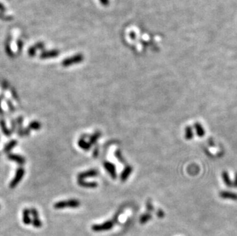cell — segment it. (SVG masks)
Masks as SVG:
<instances>
[{"mask_svg":"<svg viewBox=\"0 0 237 236\" xmlns=\"http://www.w3.org/2000/svg\"><path fill=\"white\" fill-rule=\"evenodd\" d=\"M80 206V202L76 199H69L67 201H60L54 205V208L57 209L64 208H77Z\"/></svg>","mask_w":237,"mask_h":236,"instance_id":"obj_1","label":"cell"},{"mask_svg":"<svg viewBox=\"0 0 237 236\" xmlns=\"http://www.w3.org/2000/svg\"><path fill=\"white\" fill-rule=\"evenodd\" d=\"M30 213L32 214L34 218H39V213H38L37 210H35V209H30Z\"/></svg>","mask_w":237,"mask_h":236,"instance_id":"obj_22","label":"cell"},{"mask_svg":"<svg viewBox=\"0 0 237 236\" xmlns=\"http://www.w3.org/2000/svg\"><path fill=\"white\" fill-rule=\"evenodd\" d=\"M29 128L32 130H39L41 128V124L38 121H33L29 124Z\"/></svg>","mask_w":237,"mask_h":236,"instance_id":"obj_18","label":"cell"},{"mask_svg":"<svg viewBox=\"0 0 237 236\" xmlns=\"http://www.w3.org/2000/svg\"><path fill=\"white\" fill-rule=\"evenodd\" d=\"M194 128L196 130V133L198 137H202L205 135V130L200 123H195L194 124Z\"/></svg>","mask_w":237,"mask_h":236,"instance_id":"obj_9","label":"cell"},{"mask_svg":"<svg viewBox=\"0 0 237 236\" xmlns=\"http://www.w3.org/2000/svg\"><path fill=\"white\" fill-rule=\"evenodd\" d=\"M98 148H96L95 149V150H94V157H97V156H98Z\"/></svg>","mask_w":237,"mask_h":236,"instance_id":"obj_26","label":"cell"},{"mask_svg":"<svg viewBox=\"0 0 237 236\" xmlns=\"http://www.w3.org/2000/svg\"><path fill=\"white\" fill-rule=\"evenodd\" d=\"M185 138L187 140H190L194 138V132L191 126H187L185 129Z\"/></svg>","mask_w":237,"mask_h":236,"instance_id":"obj_13","label":"cell"},{"mask_svg":"<svg viewBox=\"0 0 237 236\" xmlns=\"http://www.w3.org/2000/svg\"><path fill=\"white\" fill-rule=\"evenodd\" d=\"M157 215H158L159 218H163L164 217V216H165V213L164 212V211H162L161 209H160V210L158 211V212H157Z\"/></svg>","mask_w":237,"mask_h":236,"instance_id":"obj_23","label":"cell"},{"mask_svg":"<svg viewBox=\"0 0 237 236\" xmlns=\"http://www.w3.org/2000/svg\"><path fill=\"white\" fill-rule=\"evenodd\" d=\"M233 186L237 189V172L235 175V178H234V181L233 183Z\"/></svg>","mask_w":237,"mask_h":236,"instance_id":"obj_24","label":"cell"},{"mask_svg":"<svg viewBox=\"0 0 237 236\" xmlns=\"http://www.w3.org/2000/svg\"><path fill=\"white\" fill-rule=\"evenodd\" d=\"M9 159L11 160L16 161V163H18V164H24L25 163V160L24 157L21 156H18V155H15V154H10L9 155Z\"/></svg>","mask_w":237,"mask_h":236,"instance_id":"obj_10","label":"cell"},{"mask_svg":"<svg viewBox=\"0 0 237 236\" xmlns=\"http://www.w3.org/2000/svg\"><path fill=\"white\" fill-rule=\"evenodd\" d=\"M78 184L80 186L84 188H96L98 186V184L96 183H88L81 179H78Z\"/></svg>","mask_w":237,"mask_h":236,"instance_id":"obj_8","label":"cell"},{"mask_svg":"<svg viewBox=\"0 0 237 236\" xmlns=\"http://www.w3.org/2000/svg\"><path fill=\"white\" fill-rule=\"evenodd\" d=\"M78 146L84 150H89V149L91 148V145L89 143L85 142V140L84 139H81L80 140H78Z\"/></svg>","mask_w":237,"mask_h":236,"instance_id":"obj_14","label":"cell"},{"mask_svg":"<svg viewBox=\"0 0 237 236\" xmlns=\"http://www.w3.org/2000/svg\"><path fill=\"white\" fill-rule=\"evenodd\" d=\"M98 176V172L95 170H88L86 172H83L81 173H79L78 176V179H83L84 178H88V177H94L97 176Z\"/></svg>","mask_w":237,"mask_h":236,"instance_id":"obj_6","label":"cell"},{"mask_svg":"<svg viewBox=\"0 0 237 236\" xmlns=\"http://www.w3.org/2000/svg\"><path fill=\"white\" fill-rule=\"evenodd\" d=\"M151 218H152V216H151V215L150 213L144 214V215H142V216H141V218H140V223L142 224V225H144V224L147 222L148 221L151 220Z\"/></svg>","mask_w":237,"mask_h":236,"instance_id":"obj_15","label":"cell"},{"mask_svg":"<svg viewBox=\"0 0 237 236\" xmlns=\"http://www.w3.org/2000/svg\"><path fill=\"white\" fill-rule=\"evenodd\" d=\"M17 144V142L16 140H12L11 142H9L8 143V145H6V147L5 148V152H9L14 147H16V145Z\"/></svg>","mask_w":237,"mask_h":236,"instance_id":"obj_17","label":"cell"},{"mask_svg":"<svg viewBox=\"0 0 237 236\" xmlns=\"http://www.w3.org/2000/svg\"><path fill=\"white\" fill-rule=\"evenodd\" d=\"M101 137V133L100 132H96L94 134L91 138H90V140H89V143L91 145H93L94 143H95L96 141L99 139V137Z\"/></svg>","mask_w":237,"mask_h":236,"instance_id":"obj_16","label":"cell"},{"mask_svg":"<svg viewBox=\"0 0 237 236\" xmlns=\"http://www.w3.org/2000/svg\"><path fill=\"white\" fill-rule=\"evenodd\" d=\"M222 177H223V180L224 183L226 184V186L228 187H233V182L230 178V176H229L228 172L226 171H224L222 173Z\"/></svg>","mask_w":237,"mask_h":236,"instance_id":"obj_11","label":"cell"},{"mask_svg":"<svg viewBox=\"0 0 237 236\" xmlns=\"http://www.w3.org/2000/svg\"><path fill=\"white\" fill-rule=\"evenodd\" d=\"M115 156H116L117 158V160H118L121 163H125V160H124V159L123 158V156H121V153L120 150H117V151L115 152Z\"/></svg>","mask_w":237,"mask_h":236,"instance_id":"obj_20","label":"cell"},{"mask_svg":"<svg viewBox=\"0 0 237 236\" xmlns=\"http://www.w3.org/2000/svg\"><path fill=\"white\" fill-rule=\"evenodd\" d=\"M32 224L35 228H40L42 225V223L39 218H33V220L32 221Z\"/></svg>","mask_w":237,"mask_h":236,"instance_id":"obj_19","label":"cell"},{"mask_svg":"<svg viewBox=\"0 0 237 236\" xmlns=\"http://www.w3.org/2000/svg\"><path fill=\"white\" fill-rule=\"evenodd\" d=\"M114 222L112 221H107L106 222L101 225H94L92 226V230L94 232H103V231H107L110 230L113 227Z\"/></svg>","mask_w":237,"mask_h":236,"instance_id":"obj_3","label":"cell"},{"mask_svg":"<svg viewBox=\"0 0 237 236\" xmlns=\"http://www.w3.org/2000/svg\"><path fill=\"white\" fill-rule=\"evenodd\" d=\"M219 196L223 199H230L237 201V193L230 191H222L219 193Z\"/></svg>","mask_w":237,"mask_h":236,"instance_id":"obj_5","label":"cell"},{"mask_svg":"<svg viewBox=\"0 0 237 236\" xmlns=\"http://www.w3.org/2000/svg\"><path fill=\"white\" fill-rule=\"evenodd\" d=\"M147 209H148L149 211H151V210H153V207L151 206L150 203H147Z\"/></svg>","mask_w":237,"mask_h":236,"instance_id":"obj_25","label":"cell"},{"mask_svg":"<svg viewBox=\"0 0 237 236\" xmlns=\"http://www.w3.org/2000/svg\"><path fill=\"white\" fill-rule=\"evenodd\" d=\"M1 126H2V131H3V132H4L5 134H6L7 136H9V134H10V132H9V130L7 129V127L5 126V125L4 122H3V121H1Z\"/></svg>","mask_w":237,"mask_h":236,"instance_id":"obj_21","label":"cell"},{"mask_svg":"<svg viewBox=\"0 0 237 236\" xmlns=\"http://www.w3.org/2000/svg\"><path fill=\"white\" fill-rule=\"evenodd\" d=\"M24 174H25V170L23 168H19L17 170L16 173V176L14 177L13 180L9 184V187L12 189H14L16 187L17 185H18L20 181L22 179V177L24 176Z\"/></svg>","mask_w":237,"mask_h":236,"instance_id":"obj_2","label":"cell"},{"mask_svg":"<svg viewBox=\"0 0 237 236\" xmlns=\"http://www.w3.org/2000/svg\"><path fill=\"white\" fill-rule=\"evenodd\" d=\"M30 210L29 209H25L23 210V222L25 225H29L32 224V220L29 217Z\"/></svg>","mask_w":237,"mask_h":236,"instance_id":"obj_12","label":"cell"},{"mask_svg":"<svg viewBox=\"0 0 237 236\" xmlns=\"http://www.w3.org/2000/svg\"><path fill=\"white\" fill-rule=\"evenodd\" d=\"M104 166H105L106 170L109 172L110 176H111L112 179H116L117 171L116 168H115L114 164H112L111 163H109V162H107V161H106V162L104 163Z\"/></svg>","mask_w":237,"mask_h":236,"instance_id":"obj_4","label":"cell"},{"mask_svg":"<svg viewBox=\"0 0 237 236\" xmlns=\"http://www.w3.org/2000/svg\"><path fill=\"white\" fill-rule=\"evenodd\" d=\"M132 170H133V168L131 167L130 166H127L124 168V171L121 172V182H125L126 180L128 179V177L130 176V175L131 174Z\"/></svg>","mask_w":237,"mask_h":236,"instance_id":"obj_7","label":"cell"}]
</instances>
